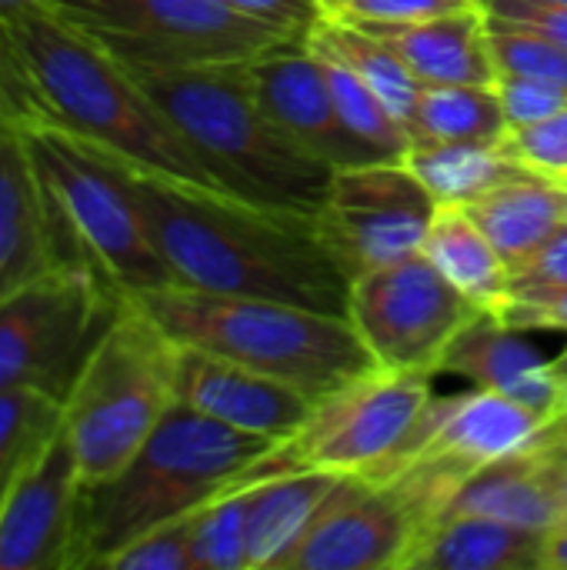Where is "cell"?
Listing matches in <instances>:
<instances>
[{
  "label": "cell",
  "instance_id": "7",
  "mask_svg": "<svg viewBox=\"0 0 567 570\" xmlns=\"http://www.w3.org/2000/svg\"><path fill=\"white\" fill-rule=\"evenodd\" d=\"M20 134L67 261L97 271L124 294L174 284L124 177L100 150L43 127H23Z\"/></svg>",
  "mask_w": 567,
  "mask_h": 570
},
{
  "label": "cell",
  "instance_id": "9",
  "mask_svg": "<svg viewBox=\"0 0 567 570\" xmlns=\"http://www.w3.org/2000/svg\"><path fill=\"white\" fill-rule=\"evenodd\" d=\"M431 381L434 374L388 367L361 374L341 391L321 397L294 434L271 444L257 461L241 468L224 484V491H244L251 484L297 471L368 474L414 428L434 397Z\"/></svg>",
  "mask_w": 567,
  "mask_h": 570
},
{
  "label": "cell",
  "instance_id": "50",
  "mask_svg": "<svg viewBox=\"0 0 567 570\" xmlns=\"http://www.w3.org/2000/svg\"><path fill=\"white\" fill-rule=\"evenodd\" d=\"M324 3H328V0H321V7H324Z\"/></svg>",
  "mask_w": 567,
  "mask_h": 570
},
{
  "label": "cell",
  "instance_id": "18",
  "mask_svg": "<svg viewBox=\"0 0 567 570\" xmlns=\"http://www.w3.org/2000/svg\"><path fill=\"white\" fill-rule=\"evenodd\" d=\"M57 264H74L57 237L27 140L0 127V301Z\"/></svg>",
  "mask_w": 567,
  "mask_h": 570
},
{
  "label": "cell",
  "instance_id": "30",
  "mask_svg": "<svg viewBox=\"0 0 567 570\" xmlns=\"http://www.w3.org/2000/svg\"><path fill=\"white\" fill-rule=\"evenodd\" d=\"M194 570H247V491H224L190 514Z\"/></svg>",
  "mask_w": 567,
  "mask_h": 570
},
{
  "label": "cell",
  "instance_id": "21",
  "mask_svg": "<svg viewBox=\"0 0 567 570\" xmlns=\"http://www.w3.org/2000/svg\"><path fill=\"white\" fill-rule=\"evenodd\" d=\"M348 474L297 471L247 491V570H284Z\"/></svg>",
  "mask_w": 567,
  "mask_h": 570
},
{
  "label": "cell",
  "instance_id": "24",
  "mask_svg": "<svg viewBox=\"0 0 567 570\" xmlns=\"http://www.w3.org/2000/svg\"><path fill=\"white\" fill-rule=\"evenodd\" d=\"M421 254L481 311L495 314L511 294L508 264L491 237L468 214V207L438 204Z\"/></svg>",
  "mask_w": 567,
  "mask_h": 570
},
{
  "label": "cell",
  "instance_id": "6",
  "mask_svg": "<svg viewBox=\"0 0 567 570\" xmlns=\"http://www.w3.org/2000/svg\"><path fill=\"white\" fill-rule=\"evenodd\" d=\"M174 371L177 344L124 294L60 407L84 488L110 481L144 448L177 404Z\"/></svg>",
  "mask_w": 567,
  "mask_h": 570
},
{
  "label": "cell",
  "instance_id": "2",
  "mask_svg": "<svg viewBox=\"0 0 567 570\" xmlns=\"http://www.w3.org/2000/svg\"><path fill=\"white\" fill-rule=\"evenodd\" d=\"M0 107L7 127L57 130L174 180L224 190L127 67L47 7L0 20Z\"/></svg>",
  "mask_w": 567,
  "mask_h": 570
},
{
  "label": "cell",
  "instance_id": "40",
  "mask_svg": "<svg viewBox=\"0 0 567 570\" xmlns=\"http://www.w3.org/2000/svg\"><path fill=\"white\" fill-rule=\"evenodd\" d=\"M224 3L287 33H307L324 17L321 0H224Z\"/></svg>",
  "mask_w": 567,
  "mask_h": 570
},
{
  "label": "cell",
  "instance_id": "4",
  "mask_svg": "<svg viewBox=\"0 0 567 570\" xmlns=\"http://www.w3.org/2000/svg\"><path fill=\"white\" fill-rule=\"evenodd\" d=\"M130 297L174 344L237 361L314 401L378 367L354 324L341 314L287 301L211 294L184 284Z\"/></svg>",
  "mask_w": 567,
  "mask_h": 570
},
{
  "label": "cell",
  "instance_id": "19",
  "mask_svg": "<svg viewBox=\"0 0 567 570\" xmlns=\"http://www.w3.org/2000/svg\"><path fill=\"white\" fill-rule=\"evenodd\" d=\"M441 374H458L471 387L521 401L545 414V421L567 404V387L551 374V361L491 311H481L451 341L441 357Z\"/></svg>",
  "mask_w": 567,
  "mask_h": 570
},
{
  "label": "cell",
  "instance_id": "46",
  "mask_svg": "<svg viewBox=\"0 0 567 570\" xmlns=\"http://www.w3.org/2000/svg\"><path fill=\"white\" fill-rule=\"evenodd\" d=\"M555 187H558V200H561V214H565V224H567V177H558V180H555Z\"/></svg>",
  "mask_w": 567,
  "mask_h": 570
},
{
  "label": "cell",
  "instance_id": "11",
  "mask_svg": "<svg viewBox=\"0 0 567 570\" xmlns=\"http://www.w3.org/2000/svg\"><path fill=\"white\" fill-rule=\"evenodd\" d=\"M124 291L84 264H57L0 301V391H37L63 407Z\"/></svg>",
  "mask_w": 567,
  "mask_h": 570
},
{
  "label": "cell",
  "instance_id": "38",
  "mask_svg": "<svg viewBox=\"0 0 567 570\" xmlns=\"http://www.w3.org/2000/svg\"><path fill=\"white\" fill-rule=\"evenodd\" d=\"M511 291L535 287H567V224H561L531 257L508 271Z\"/></svg>",
  "mask_w": 567,
  "mask_h": 570
},
{
  "label": "cell",
  "instance_id": "5",
  "mask_svg": "<svg viewBox=\"0 0 567 570\" xmlns=\"http://www.w3.org/2000/svg\"><path fill=\"white\" fill-rule=\"evenodd\" d=\"M271 444L174 404L124 471L80 491L70 570L104 568L134 538L194 514Z\"/></svg>",
  "mask_w": 567,
  "mask_h": 570
},
{
  "label": "cell",
  "instance_id": "15",
  "mask_svg": "<svg viewBox=\"0 0 567 570\" xmlns=\"http://www.w3.org/2000/svg\"><path fill=\"white\" fill-rule=\"evenodd\" d=\"M421 524L404 498L364 474H348L284 570H408Z\"/></svg>",
  "mask_w": 567,
  "mask_h": 570
},
{
  "label": "cell",
  "instance_id": "25",
  "mask_svg": "<svg viewBox=\"0 0 567 570\" xmlns=\"http://www.w3.org/2000/svg\"><path fill=\"white\" fill-rule=\"evenodd\" d=\"M468 214L491 237L508 271L531 257L565 224L555 180L538 174H518L498 184L485 197L471 200Z\"/></svg>",
  "mask_w": 567,
  "mask_h": 570
},
{
  "label": "cell",
  "instance_id": "20",
  "mask_svg": "<svg viewBox=\"0 0 567 570\" xmlns=\"http://www.w3.org/2000/svg\"><path fill=\"white\" fill-rule=\"evenodd\" d=\"M384 40L421 87L441 83H488L495 87L498 67L488 43V17L481 7L454 10L444 17L411 23H358Z\"/></svg>",
  "mask_w": 567,
  "mask_h": 570
},
{
  "label": "cell",
  "instance_id": "12",
  "mask_svg": "<svg viewBox=\"0 0 567 570\" xmlns=\"http://www.w3.org/2000/svg\"><path fill=\"white\" fill-rule=\"evenodd\" d=\"M481 314L424 254L351 281L348 321L388 371L441 374L451 341Z\"/></svg>",
  "mask_w": 567,
  "mask_h": 570
},
{
  "label": "cell",
  "instance_id": "43",
  "mask_svg": "<svg viewBox=\"0 0 567 570\" xmlns=\"http://www.w3.org/2000/svg\"><path fill=\"white\" fill-rule=\"evenodd\" d=\"M555 461V484H558V504H561V518H567V454L565 458H548Z\"/></svg>",
  "mask_w": 567,
  "mask_h": 570
},
{
  "label": "cell",
  "instance_id": "13",
  "mask_svg": "<svg viewBox=\"0 0 567 570\" xmlns=\"http://www.w3.org/2000/svg\"><path fill=\"white\" fill-rule=\"evenodd\" d=\"M438 200L401 160L341 167L314 217L317 234L348 281L424 250Z\"/></svg>",
  "mask_w": 567,
  "mask_h": 570
},
{
  "label": "cell",
  "instance_id": "3",
  "mask_svg": "<svg viewBox=\"0 0 567 570\" xmlns=\"http://www.w3.org/2000/svg\"><path fill=\"white\" fill-rule=\"evenodd\" d=\"M120 63V60H117ZM211 174L241 200L317 217L334 167L294 144L257 104L244 60L211 67H127Z\"/></svg>",
  "mask_w": 567,
  "mask_h": 570
},
{
  "label": "cell",
  "instance_id": "33",
  "mask_svg": "<svg viewBox=\"0 0 567 570\" xmlns=\"http://www.w3.org/2000/svg\"><path fill=\"white\" fill-rule=\"evenodd\" d=\"M498 147L511 164H518L528 174L548 180L567 177V107L545 120L508 127Z\"/></svg>",
  "mask_w": 567,
  "mask_h": 570
},
{
  "label": "cell",
  "instance_id": "28",
  "mask_svg": "<svg viewBox=\"0 0 567 570\" xmlns=\"http://www.w3.org/2000/svg\"><path fill=\"white\" fill-rule=\"evenodd\" d=\"M505 134H508V120L498 90L488 83L424 87L411 120V140L501 144Z\"/></svg>",
  "mask_w": 567,
  "mask_h": 570
},
{
  "label": "cell",
  "instance_id": "42",
  "mask_svg": "<svg viewBox=\"0 0 567 570\" xmlns=\"http://www.w3.org/2000/svg\"><path fill=\"white\" fill-rule=\"evenodd\" d=\"M545 570H567V518H561L545 541Z\"/></svg>",
  "mask_w": 567,
  "mask_h": 570
},
{
  "label": "cell",
  "instance_id": "27",
  "mask_svg": "<svg viewBox=\"0 0 567 570\" xmlns=\"http://www.w3.org/2000/svg\"><path fill=\"white\" fill-rule=\"evenodd\" d=\"M307 37L324 43L334 57H341L388 104V110L401 120V127L411 137L414 107H418V97L424 87L384 40H378L374 33H368L358 23H348V20L328 17V13L307 30Z\"/></svg>",
  "mask_w": 567,
  "mask_h": 570
},
{
  "label": "cell",
  "instance_id": "41",
  "mask_svg": "<svg viewBox=\"0 0 567 570\" xmlns=\"http://www.w3.org/2000/svg\"><path fill=\"white\" fill-rule=\"evenodd\" d=\"M521 451H528V454H538V458H565L567 454V404L555 414V417H548L531 438H528V444L521 448Z\"/></svg>",
  "mask_w": 567,
  "mask_h": 570
},
{
  "label": "cell",
  "instance_id": "44",
  "mask_svg": "<svg viewBox=\"0 0 567 570\" xmlns=\"http://www.w3.org/2000/svg\"><path fill=\"white\" fill-rule=\"evenodd\" d=\"M47 0H0V20L7 17H17V13H27V10H37L43 7Z\"/></svg>",
  "mask_w": 567,
  "mask_h": 570
},
{
  "label": "cell",
  "instance_id": "49",
  "mask_svg": "<svg viewBox=\"0 0 567 570\" xmlns=\"http://www.w3.org/2000/svg\"><path fill=\"white\" fill-rule=\"evenodd\" d=\"M551 3H565V7H567V0H551Z\"/></svg>",
  "mask_w": 567,
  "mask_h": 570
},
{
  "label": "cell",
  "instance_id": "1",
  "mask_svg": "<svg viewBox=\"0 0 567 570\" xmlns=\"http://www.w3.org/2000/svg\"><path fill=\"white\" fill-rule=\"evenodd\" d=\"M94 150L124 177L174 284L211 294L287 301L348 317L351 281L328 254L314 217L194 187L137 167L104 147Z\"/></svg>",
  "mask_w": 567,
  "mask_h": 570
},
{
  "label": "cell",
  "instance_id": "29",
  "mask_svg": "<svg viewBox=\"0 0 567 570\" xmlns=\"http://www.w3.org/2000/svg\"><path fill=\"white\" fill-rule=\"evenodd\" d=\"M307 43H311V50H314V57H317V63L324 70V80L331 87V97H334L338 114L348 124V130L364 147H371L381 160H401L408 144H411L401 120L388 110V104L341 57H334L324 43H317L311 37H307Z\"/></svg>",
  "mask_w": 567,
  "mask_h": 570
},
{
  "label": "cell",
  "instance_id": "17",
  "mask_svg": "<svg viewBox=\"0 0 567 570\" xmlns=\"http://www.w3.org/2000/svg\"><path fill=\"white\" fill-rule=\"evenodd\" d=\"M174 394L177 404L231 431L254 434L274 444L294 434L317 404L314 397L277 377H267L237 361L197 347H180V344H177Z\"/></svg>",
  "mask_w": 567,
  "mask_h": 570
},
{
  "label": "cell",
  "instance_id": "10",
  "mask_svg": "<svg viewBox=\"0 0 567 570\" xmlns=\"http://www.w3.org/2000/svg\"><path fill=\"white\" fill-rule=\"evenodd\" d=\"M43 7L124 67L237 63L297 37L224 0H47Z\"/></svg>",
  "mask_w": 567,
  "mask_h": 570
},
{
  "label": "cell",
  "instance_id": "36",
  "mask_svg": "<svg viewBox=\"0 0 567 570\" xmlns=\"http://www.w3.org/2000/svg\"><path fill=\"white\" fill-rule=\"evenodd\" d=\"M495 90H498L508 127H525V124L545 120L567 107V90L545 83V80H535V77H521V73H498Z\"/></svg>",
  "mask_w": 567,
  "mask_h": 570
},
{
  "label": "cell",
  "instance_id": "31",
  "mask_svg": "<svg viewBox=\"0 0 567 570\" xmlns=\"http://www.w3.org/2000/svg\"><path fill=\"white\" fill-rule=\"evenodd\" d=\"M488 43L498 73H521L567 90V50L561 43L501 17H488Z\"/></svg>",
  "mask_w": 567,
  "mask_h": 570
},
{
  "label": "cell",
  "instance_id": "23",
  "mask_svg": "<svg viewBox=\"0 0 567 570\" xmlns=\"http://www.w3.org/2000/svg\"><path fill=\"white\" fill-rule=\"evenodd\" d=\"M545 531L521 524L448 514L428 528L408 570H545Z\"/></svg>",
  "mask_w": 567,
  "mask_h": 570
},
{
  "label": "cell",
  "instance_id": "39",
  "mask_svg": "<svg viewBox=\"0 0 567 570\" xmlns=\"http://www.w3.org/2000/svg\"><path fill=\"white\" fill-rule=\"evenodd\" d=\"M488 17H501L521 27L538 30L541 37L561 43L567 50V7L551 0H478Z\"/></svg>",
  "mask_w": 567,
  "mask_h": 570
},
{
  "label": "cell",
  "instance_id": "48",
  "mask_svg": "<svg viewBox=\"0 0 567 570\" xmlns=\"http://www.w3.org/2000/svg\"><path fill=\"white\" fill-rule=\"evenodd\" d=\"M0 127H3V107H0Z\"/></svg>",
  "mask_w": 567,
  "mask_h": 570
},
{
  "label": "cell",
  "instance_id": "32",
  "mask_svg": "<svg viewBox=\"0 0 567 570\" xmlns=\"http://www.w3.org/2000/svg\"><path fill=\"white\" fill-rule=\"evenodd\" d=\"M60 424V404L37 391H0V481Z\"/></svg>",
  "mask_w": 567,
  "mask_h": 570
},
{
  "label": "cell",
  "instance_id": "37",
  "mask_svg": "<svg viewBox=\"0 0 567 570\" xmlns=\"http://www.w3.org/2000/svg\"><path fill=\"white\" fill-rule=\"evenodd\" d=\"M495 317L521 334L528 331H567V287H535L511 291L508 301L495 311Z\"/></svg>",
  "mask_w": 567,
  "mask_h": 570
},
{
  "label": "cell",
  "instance_id": "34",
  "mask_svg": "<svg viewBox=\"0 0 567 570\" xmlns=\"http://www.w3.org/2000/svg\"><path fill=\"white\" fill-rule=\"evenodd\" d=\"M107 570H194L190 564V514L167 521L127 548H120L107 564Z\"/></svg>",
  "mask_w": 567,
  "mask_h": 570
},
{
  "label": "cell",
  "instance_id": "26",
  "mask_svg": "<svg viewBox=\"0 0 567 570\" xmlns=\"http://www.w3.org/2000/svg\"><path fill=\"white\" fill-rule=\"evenodd\" d=\"M401 164L424 184L438 204L468 207L498 184L528 174L511 164L498 144H461V140H411Z\"/></svg>",
  "mask_w": 567,
  "mask_h": 570
},
{
  "label": "cell",
  "instance_id": "35",
  "mask_svg": "<svg viewBox=\"0 0 567 570\" xmlns=\"http://www.w3.org/2000/svg\"><path fill=\"white\" fill-rule=\"evenodd\" d=\"M481 7L478 0H328L324 13L348 23H411Z\"/></svg>",
  "mask_w": 567,
  "mask_h": 570
},
{
  "label": "cell",
  "instance_id": "45",
  "mask_svg": "<svg viewBox=\"0 0 567 570\" xmlns=\"http://www.w3.org/2000/svg\"><path fill=\"white\" fill-rule=\"evenodd\" d=\"M551 374H555V377H558V381L567 387V347L561 351V354H555V357H551Z\"/></svg>",
  "mask_w": 567,
  "mask_h": 570
},
{
  "label": "cell",
  "instance_id": "47",
  "mask_svg": "<svg viewBox=\"0 0 567 570\" xmlns=\"http://www.w3.org/2000/svg\"><path fill=\"white\" fill-rule=\"evenodd\" d=\"M17 468H20V464H17ZM13 474H17V471H13ZM13 474L0 481V511H3V501H7V491H10V481H13Z\"/></svg>",
  "mask_w": 567,
  "mask_h": 570
},
{
  "label": "cell",
  "instance_id": "16",
  "mask_svg": "<svg viewBox=\"0 0 567 570\" xmlns=\"http://www.w3.org/2000/svg\"><path fill=\"white\" fill-rule=\"evenodd\" d=\"M244 77L261 110L294 144H301L334 170L381 160L341 120L324 70L307 43V33L287 37L244 60Z\"/></svg>",
  "mask_w": 567,
  "mask_h": 570
},
{
  "label": "cell",
  "instance_id": "22",
  "mask_svg": "<svg viewBox=\"0 0 567 570\" xmlns=\"http://www.w3.org/2000/svg\"><path fill=\"white\" fill-rule=\"evenodd\" d=\"M448 514H478L548 534L561 521L555 461L528 451L498 458L458 488L441 518Z\"/></svg>",
  "mask_w": 567,
  "mask_h": 570
},
{
  "label": "cell",
  "instance_id": "8",
  "mask_svg": "<svg viewBox=\"0 0 567 570\" xmlns=\"http://www.w3.org/2000/svg\"><path fill=\"white\" fill-rule=\"evenodd\" d=\"M541 424L545 414L481 387L431 397L404 441L364 478L394 488L424 538L475 471L521 451Z\"/></svg>",
  "mask_w": 567,
  "mask_h": 570
},
{
  "label": "cell",
  "instance_id": "14",
  "mask_svg": "<svg viewBox=\"0 0 567 570\" xmlns=\"http://www.w3.org/2000/svg\"><path fill=\"white\" fill-rule=\"evenodd\" d=\"M80 471L57 424L17 468L0 511V570H70Z\"/></svg>",
  "mask_w": 567,
  "mask_h": 570
}]
</instances>
